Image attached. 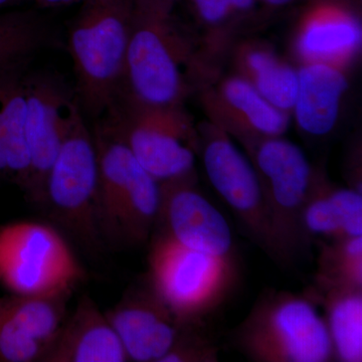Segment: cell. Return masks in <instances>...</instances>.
<instances>
[{"label": "cell", "instance_id": "21", "mask_svg": "<svg viewBox=\"0 0 362 362\" xmlns=\"http://www.w3.org/2000/svg\"><path fill=\"white\" fill-rule=\"evenodd\" d=\"M309 294L323 310L334 361H362V288H310Z\"/></svg>", "mask_w": 362, "mask_h": 362}, {"label": "cell", "instance_id": "14", "mask_svg": "<svg viewBox=\"0 0 362 362\" xmlns=\"http://www.w3.org/2000/svg\"><path fill=\"white\" fill-rule=\"evenodd\" d=\"M105 315L129 361L135 362H160L183 326L147 275L128 288Z\"/></svg>", "mask_w": 362, "mask_h": 362}, {"label": "cell", "instance_id": "8", "mask_svg": "<svg viewBox=\"0 0 362 362\" xmlns=\"http://www.w3.org/2000/svg\"><path fill=\"white\" fill-rule=\"evenodd\" d=\"M146 275L182 325L204 326L230 296L238 272L235 259L195 251L152 233Z\"/></svg>", "mask_w": 362, "mask_h": 362}, {"label": "cell", "instance_id": "25", "mask_svg": "<svg viewBox=\"0 0 362 362\" xmlns=\"http://www.w3.org/2000/svg\"><path fill=\"white\" fill-rule=\"evenodd\" d=\"M44 346L18 325L0 303V362H40Z\"/></svg>", "mask_w": 362, "mask_h": 362}, {"label": "cell", "instance_id": "2", "mask_svg": "<svg viewBox=\"0 0 362 362\" xmlns=\"http://www.w3.org/2000/svg\"><path fill=\"white\" fill-rule=\"evenodd\" d=\"M98 157L96 221L105 249L143 246L160 204V183L120 140L95 125Z\"/></svg>", "mask_w": 362, "mask_h": 362}, {"label": "cell", "instance_id": "31", "mask_svg": "<svg viewBox=\"0 0 362 362\" xmlns=\"http://www.w3.org/2000/svg\"><path fill=\"white\" fill-rule=\"evenodd\" d=\"M16 1H18V0H0V11L13 6Z\"/></svg>", "mask_w": 362, "mask_h": 362}, {"label": "cell", "instance_id": "17", "mask_svg": "<svg viewBox=\"0 0 362 362\" xmlns=\"http://www.w3.org/2000/svg\"><path fill=\"white\" fill-rule=\"evenodd\" d=\"M298 76L291 118L307 137H327L341 118L349 90V70L326 64H302Z\"/></svg>", "mask_w": 362, "mask_h": 362}, {"label": "cell", "instance_id": "19", "mask_svg": "<svg viewBox=\"0 0 362 362\" xmlns=\"http://www.w3.org/2000/svg\"><path fill=\"white\" fill-rule=\"evenodd\" d=\"M201 33L199 54L209 73L218 74V64L230 54L238 33L262 16L259 0H187Z\"/></svg>", "mask_w": 362, "mask_h": 362}, {"label": "cell", "instance_id": "16", "mask_svg": "<svg viewBox=\"0 0 362 362\" xmlns=\"http://www.w3.org/2000/svg\"><path fill=\"white\" fill-rule=\"evenodd\" d=\"M129 357L110 322L88 295L66 315L40 362H128Z\"/></svg>", "mask_w": 362, "mask_h": 362}, {"label": "cell", "instance_id": "5", "mask_svg": "<svg viewBox=\"0 0 362 362\" xmlns=\"http://www.w3.org/2000/svg\"><path fill=\"white\" fill-rule=\"evenodd\" d=\"M96 125L123 142L159 182L197 173L199 130L185 106H147L118 93Z\"/></svg>", "mask_w": 362, "mask_h": 362}, {"label": "cell", "instance_id": "11", "mask_svg": "<svg viewBox=\"0 0 362 362\" xmlns=\"http://www.w3.org/2000/svg\"><path fill=\"white\" fill-rule=\"evenodd\" d=\"M25 84V139L30 156V177L25 197L40 207L47 175L71 117L80 105L75 93L51 74L26 71Z\"/></svg>", "mask_w": 362, "mask_h": 362}, {"label": "cell", "instance_id": "29", "mask_svg": "<svg viewBox=\"0 0 362 362\" xmlns=\"http://www.w3.org/2000/svg\"><path fill=\"white\" fill-rule=\"evenodd\" d=\"M300 1L302 0H259L262 14L279 13L295 6Z\"/></svg>", "mask_w": 362, "mask_h": 362}, {"label": "cell", "instance_id": "3", "mask_svg": "<svg viewBox=\"0 0 362 362\" xmlns=\"http://www.w3.org/2000/svg\"><path fill=\"white\" fill-rule=\"evenodd\" d=\"M134 18L132 0H86L69 33L83 114L103 115L120 90Z\"/></svg>", "mask_w": 362, "mask_h": 362}, {"label": "cell", "instance_id": "30", "mask_svg": "<svg viewBox=\"0 0 362 362\" xmlns=\"http://www.w3.org/2000/svg\"><path fill=\"white\" fill-rule=\"evenodd\" d=\"M42 7H61L71 6V4L84 2L86 0H35Z\"/></svg>", "mask_w": 362, "mask_h": 362}, {"label": "cell", "instance_id": "13", "mask_svg": "<svg viewBox=\"0 0 362 362\" xmlns=\"http://www.w3.org/2000/svg\"><path fill=\"white\" fill-rule=\"evenodd\" d=\"M207 120L226 131L235 142L284 136L292 118L276 108L244 78L218 74L197 92Z\"/></svg>", "mask_w": 362, "mask_h": 362}, {"label": "cell", "instance_id": "1", "mask_svg": "<svg viewBox=\"0 0 362 362\" xmlns=\"http://www.w3.org/2000/svg\"><path fill=\"white\" fill-rule=\"evenodd\" d=\"M209 80L197 37L173 13L134 11L119 93L147 106L180 107Z\"/></svg>", "mask_w": 362, "mask_h": 362}, {"label": "cell", "instance_id": "9", "mask_svg": "<svg viewBox=\"0 0 362 362\" xmlns=\"http://www.w3.org/2000/svg\"><path fill=\"white\" fill-rule=\"evenodd\" d=\"M84 269L51 223L20 221L0 228V283L13 294L76 289Z\"/></svg>", "mask_w": 362, "mask_h": 362}, {"label": "cell", "instance_id": "7", "mask_svg": "<svg viewBox=\"0 0 362 362\" xmlns=\"http://www.w3.org/2000/svg\"><path fill=\"white\" fill-rule=\"evenodd\" d=\"M97 188L96 144L78 106L47 175L40 207L52 226L90 256L105 250L97 228Z\"/></svg>", "mask_w": 362, "mask_h": 362}, {"label": "cell", "instance_id": "27", "mask_svg": "<svg viewBox=\"0 0 362 362\" xmlns=\"http://www.w3.org/2000/svg\"><path fill=\"white\" fill-rule=\"evenodd\" d=\"M329 197L337 211L343 237H362V192L329 183Z\"/></svg>", "mask_w": 362, "mask_h": 362}, {"label": "cell", "instance_id": "22", "mask_svg": "<svg viewBox=\"0 0 362 362\" xmlns=\"http://www.w3.org/2000/svg\"><path fill=\"white\" fill-rule=\"evenodd\" d=\"M314 289L362 288V237L319 240Z\"/></svg>", "mask_w": 362, "mask_h": 362}, {"label": "cell", "instance_id": "28", "mask_svg": "<svg viewBox=\"0 0 362 362\" xmlns=\"http://www.w3.org/2000/svg\"><path fill=\"white\" fill-rule=\"evenodd\" d=\"M177 0H132L134 11L142 14H171Z\"/></svg>", "mask_w": 362, "mask_h": 362}, {"label": "cell", "instance_id": "20", "mask_svg": "<svg viewBox=\"0 0 362 362\" xmlns=\"http://www.w3.org/2000/svg\"><path fill=\"white\" fill-rule=\"evenodd\" d=\"M233 73L247 80L267 101L291 115L298 90V66L261 40L237 42L230 49Z\"/></svg>", "mask_w": 362, "mask_h": 362}, {"label": "cell", "instance_id": "12", "mask_svg": "<svg viewBox=\"0 0 362 362\" xmlns=\"http://www.w3.org/2000/svg\"><path fill=\"white\" fill-rule=\"evenodd\" d=\"M159 183L160 204L153 233L195 251L235 259L230 226L197 187V173Z\"/></svg>", "mask_w": 362, "mask_h": 362}, {"label": "cell", "instance_id": "10", "mask_svg": "<svg viewBox=\"0 0 362 362\" xmlns=\"http://www.w3.org/2000/svg\"><path fill=\"white\" fill-rule=\"evenodd\" d=\"M199 154L211 187L235 214L247 237L272 256L270 228L256 169L226 131L206 120L197 124Z\"/></svg>", "mask_w": 362, "mask_h": 362}, {"label": "cell", "instance_id": "15", "mask_svg": "<svg viewBox=\"0 0 362 362\" xmlns=\"http://www.w3.org/2000/svg\"><path fill=\"white\" fill-rule=\"evenodd\" d=\"M361 16L350 0H309L293 35L299 65L326 64L349 70L361 52Z\"/></svg>", "mask_w": 362, "mask_h": 362}, {"label": "cell", "instance_id": "6", "mask_svg": "<svg viewBox=\"0 0 362 362\" xmlns=\"http://www.w3.org/2000/svg\"><path fill=\"white\" fill-rule=\"evenodd\" d=\"M240 145L261 183L270 228L271 259L280 265H293L310 246L301 221L315 166L303 150L284 136Z\"/></svg>", "mask_w": 362, "mask_h": 362}, {"label": "cell", "instance_id": "23", "mask_svg": "<svg viewBox=\"0 0 362 362\" xmlns=\"http://www.w3.org/2000/svg\"><path fill=\"white\" fill-rule=\"evenodd\" d=\"M49 37L44 21L33 11L0 13V71L28 63Z\"/></svg>", "mask_w": 362, "mask_h": 362}, {"label": "cell", "instance_id": "26", "mask_svg": "<svg viewBox=\"0 0 362 362\" xmlns=\"http://www.w3.org/2000/svg\"><path fill=\"white\" fill-rule=\"evenodd\" d=\"M204 326L183 325L160 362H218L220 349L204 332Z\"/></svg>", "mask_w": 362, "mask_h": 362}, {"label": "cell", "instance_id": "24", "mask_svg": "<svg viewBox=\"0 0 362 362\" xmlns=\"http://www.w3.org/2000/svg\"><path fill=\"white\" fill-rule=\"evenodd\" d=\"M329 183L325 169L315 168L313 182L302 211V228L309 244L314 238H321L320 240L344 238L328 192Z\"/></svg>", "mask_w": 362, "mask_h": 362}, {"label": "cell", "instance_id": "18", "mask_svg": "<svg viewBox=\"0 0 362 362\" xmlns=\"http://www.w3.org/2000/svg\"><path fill=\"white\" fill-rule=\"evenodd\" d=\"M28 63L0 71V180L25 194L30 177L25 139V75Z\"/></svg>", "mask_w": 362, "mask_h": 362}, {"label": "cell", "instance_id": "4", "mask_svg": "<svg viewBox=\"0 0 362 362\" xmlns=\"http://www.w3.org/2000/svg\"><path fill=\"white\" fill-rule=\"evenodd\" d=\"M233 341L252 362L334 361L323 314L308 292L262 293L233 331Z\"/></svg>", "mask_w": 362, "mask_h": 362}]
</instances>
